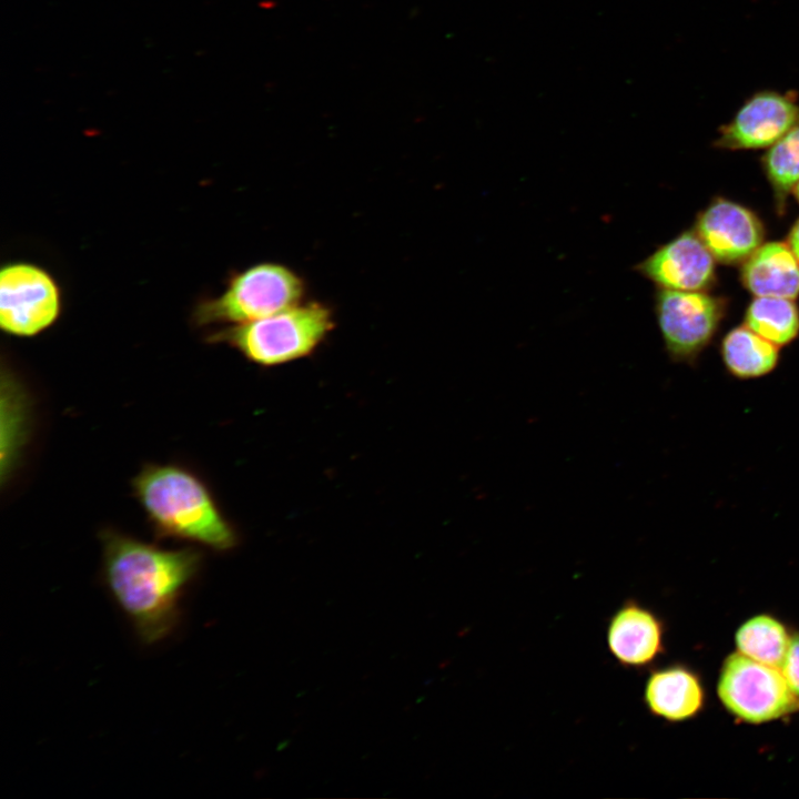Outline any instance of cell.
Returning a JSON list of instances; mask_svg holds the SVG:
<instances>
[{
  "mask_svg": "<svg viewBox=\"0 0 799 799\" xmlns=\"http://www.w3.org/2000/svg\"><path fill=\"white\" fill-rule=\"evenodd\" d=\"M102 577L114 601L146 645L168 637L180 619V599L201 569L194 547L163 548L113 529L100 534Z\"/></svg>",
  "mask_w": 799,
  "mask_h": 799,
  "instance_id": "1",
  "label": "cell"
},
{
  "mask_svg": "<svg viewBox=\"0 0 799 799\" xmlns=\"http://www.w3.org/2000/svg\"><path fill=\"white\" fill-rule=\"evenodd\" d=\"M132 490L158 538L199 544L227 552L237 534L206 484L173 463L146 464L132 479Z\"/></svg>",
  "mask_w": 799,
  "mask_h": 799,
  "instance_id": "2",
  "label": "cell"
},
{
  "mask_svg": "<svg viewBox=\"0 0 799 799\" xmlns=\"http://www.w3.org/2000/svg\"><path fill=\"white\" fill-rule=\"evenodd\" d=\"M333 311L320 301H302L272 315L225 325L206 340L236 350L261 366H276L311 355L334 330Z\"/></svg>",
  "mask_w": 799,
  "mask_h": 799,
  "instance_id": "3",
  "label": "cell"
},
{
  "mask_svg": "<svg viewBox=\"0 0 799 799\" xmlns=\"http://www.w3.org/2000/svg\"><path fill=\"white\" fill-rule=\"evenodd\" d=\"M305 294L306 284L293 269L262 262L233 274L218 296L201 300L192 321L199 327L251 322L304 301Z\"/></svg>",
  "mask_w": 799,
  "mask_h": 799,
  "instance_id": "4",
  "label": "cell"
},
{
  "mask_svg": "<svg viewBox=\"0 0 799 799\" xmlns=\"http://www.w3.org/2000/svg\"><path fill=\"white\" fill-rule=\"evenodd\" d=\"M717 692L729 712L750 724L776 720L799 709L780 668L739 651L725 659Z\"/></svg>",
  "mask_w": 799,
  "mask_h": 799,
  "instance_id": "5",
  "label": "cell"
},
{
  "mask_svg": "<svg viewBox=\"0 0 799 799\" xmlns=\"http://www.w3.org/2000/svg\"><path fill=\"white\" fill-rule=\"evenodd\" d=\"M61 292L44 269L16 262L0 271V327L12 336L32 337L51 327L61 314Z\"/></svg>",
  "mask_w": 799,
  "mask_h": 799,
  "instance_id": "6",
  "label": "cell"
},
{
  "mask_svg": "<svg viewBox=\"0 0 799 799\" xmlns=\"http://www.w3.org/2000/svg\"><path fill=\"white\" fill-rule=\"evenodd\" d=\"M724 311V302L707 293L659 289L655 312L669 357L694 363L714 337Z\"/></svg>",
  "mask_w": 799,
  "mask_h": 799,
  "instance_id": "7",
  "label": "cell"
},
{
  "mask_svg": "<svg viewBox=\"0 0 799 799\" xmlns=\"http://www.w3.org/2000/svg\"><path fill=\"white\" fill-rule=\"evenodd\" d=\"M799 125V100L793 90H759L749 95L732 119L720 127L715 145L728 150L770 148Z\"/></svg>",
  "mask_w": 799,
  "mask_h": 799,
  "instance_id": "8",
  "label": "cell"
},
{
  "mask_svg": "<svg viewBox=\"0 0 799 799\" xmlns=\"http://www.w3.org/2000/svg\"><path fill=\"white\" fill-rule=\"evenodd\" d=\"M660 289L700 291L715 277V257L695 231H686L634 266Z\"/></svg>",
  "mask_w": 799,
  "mask_h": 799,
  "instance_id": "9",
  "label": "cell"
},
{
  "mask_svg": "<svg viewBox=\"0 0 799 799\" xmlns=\"http://www.w3.org/2000/svg\"><path fill=\"white\" fill-rule=\"evenodd\" d=\"M695 232L714 257L727 264L746 261L763 239L757 215L725 199H716L699 214Z\"/></svg>",
  "mask_w": 799,
  "mask_h": 799,
  "instance_id": "10",
  "label": "cell"
},
{
  "mask_svg": "<svg viewBox=\"0 0 799 799\" xmlns=\"http://www.w3.org/2000/svg\"><path fill=\"white\" fill-rule=\"evenodd\" d=\"M665 626L650 608L627 598L610 616L606 627L607 648L624 668L650 666L665 650Z\"/></svg>",
  "mask_w": 799,
  "mask_h": 799,
  "instance_id": "11",
  "label": "cell"
},
{
  "mask_svg": "<svg viewBox=\"0 0 799 799\" xmlns=\"http://www.w3.org/2000/svg\"><path fill=\"white\" fill-rule=\"evenodd\" d=\"M643 700L655 717L679 722L695 717L704 705L699 677L679 664L653 670L645 684Z\"/></svg>",
  "mask_w": 799,
  "mask_h": 799,
  "instance_id": "12",
  "label": "cell"
},
{
  "mask_svg": "<svg viewBox=\"0 0 799 799\" xmlns=\"http://www.w3.org/2000/svg\"><path fill=\"white\" fill-rule=\"evenodd\" d=\"M744 285L756 296L796 299L799 295V263L789 245H760L745 262Z\"/></svg>",
  "mask_w": 799,
  "mask_h": 799,
  "instance_id": "13",
  "label": "cell"
},
{
  "mask_svg": "<svg viewBox=\"0 0 799 799\" xmlns=\"http://www.w3.org/2000/svg\"><path fill=\"white\" fill-rule=\"evenodd\" d=\"M778 347L745 325L726 334L720 352L728 373L740 380H750L762 377L776 368Z\"/></svg>",
  "mask_w": 799,
  "mask_h": 799,
  "instance_id": "14",
  "label": "cell"
},
{
  "mask_svg": "<svg viewBox=\"0 0 799 799\" xmlns=\"http://www.w3.org/2000/svg\"><path fill=\"white\" fill-rule=\"evenodd\" d=\"M738 651L759 663L780 668L791 636L777 618L760 614L747 619L736 633Z\"/></svg>",
  "mask_w": 799,
  "mask_h": 799,
  "instance_id": "15",
  "label": "cell"
},
{
  "mask_svg": "<svg viewBox=\"0 0 799 799\" xmlns=\"http://www.w3.org/2000/svg\"><path fill=\"white\" fill-rule=\"evenodd\" d=\"M745 324L762 337L782 346L799 334V310L791 299L757 296L747 309Z\"/></svg>",
  "mask_w": 799,
  "mask_h": 799,
  "instance_id": "16",
  "label": "cell"
},
{
  "mask_svg": "<svg viewBox=\"0 0 799 799\" xmlns=\"http://www.w3.org/2000/svg\"><path fill=\"white\" fill-rule=\"evenodd\" d=\"M761 161L782 214L787 196L799 181V125L771 145Z\"/></svg>",
  "mask_w": 799,
  "mask_h": 799,
  "instance_id": "17",
  "label": "cell"
},
{
  "mask_svg": "<svg viewBox=\"0 0 799 799\" xmlns=\"http://www.w3.org/2000/svg\"><path fill=\"white\" fill-rule=\"evenodd\" d=\"M26 400V393L11 375L8 374L7 380L2 378V417L8 418V424H2V427H8L7 432H2V478L12 472L26 439L29 421Z\"/></svg>",
  "mask_w": 799,
  "mask_h": 799,
  "instance_id": "18",
  "label": "cell"
},
{
  "mask_svg": "<svg viewBox=\"0 0 799 799\" xmlns=\"http://www.w3.org/2000/svg\"><path fill=\"white\" fill-rule=\"evenodd\" d=\"M780 670L799 702V634L791 637V641Z\"/></svg>",
  "mask_w": 799,
  "mask_h": 799,
  "instance_id": "19",
  "label": "cell"
},
{
  "mask_svg": "<svg viewBox=\"0 0 799 799\" xmlns=\"http://www.w3.org/2000/svg\"><path fill=\"white\" fill-rule=\"evenodd\" d=\"M788 245L799 263V220L793 224L788 237Z\"/></svg>",
  "mask_w": 799,
  "mask_h": 799,
  "instance_id": "20",
  "label": "cell"
},
{
  "mask_svg": "<svg viewBox=\"0 0 799 799\" xmlns=\"http://www.w3.org/2000/svg\"><path fill=\"white\" fill-rule=\"evenodd\" d=\"M792 191H793L795 196L797 198V200H798V202H799V181L796 183V185L793 186Z\"/></svg>",
  "mask_w": 799,
  "mask_h": 799,
  "instance_id": "21",
  "label": "cell"
}]
</instances>
